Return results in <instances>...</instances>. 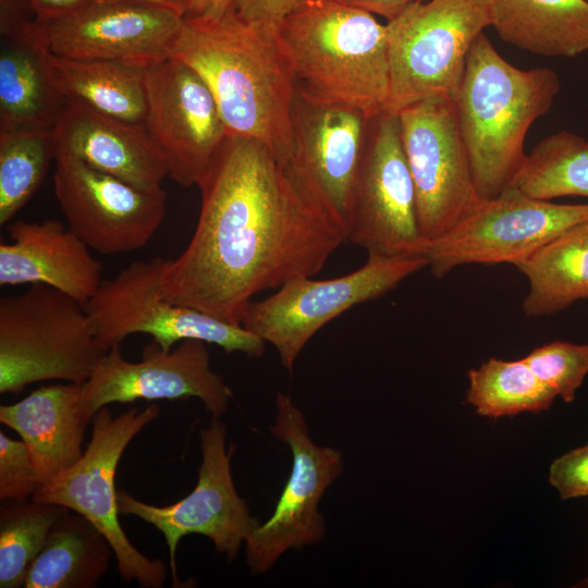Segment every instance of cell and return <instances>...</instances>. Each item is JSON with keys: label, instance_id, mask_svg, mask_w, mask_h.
<instances>
[{"label": "cell", "instance_id": "f35d334b", "mask_svg": "<svg viewBox=\"0 0 588 588\" xmlns=\"http://www.w3.org/2000/svg\"><path fill=\"white\" fill-rule=\"evenodd\" d=\"M147 3L173 11L184 17L191 9L194 0H130Z\"/></svg>", "mask_w": 588, "mask_h": 588}, {"label": "cell", "instance_id": "7c38bea8", "mask_svg": "<svg viewBox=\"0 0 588 588\" xmlns=\"http://www.w3.org/2000/svg\"><path fill=\"white\" fill-rule=\"evenodd\" d=\"M588 219V203L555 204L515 186L480 199L445 234L430 244L427 259L434 278L468 264L517 266L568 228Z\"/></svg>", "mask_w": 588, "mask_h": 588}, {"label": "cell", "instance_id": "52a82bcc", "mask_svg": "<svg viewBox=\"0 0 588 588\" xmlns=\"http://www.w3.org/2000/svg\"><path fill=\"white\" fill-rule=\"evenodd\" d=\"M160 414L157 404L139 411L131 407L113 417L107 406L93 417L91 439L81 460L40 486L33 500L64 506L87 518L110 543L121 578L140 587L160 588L168 567L151 560L130 541L118 516L114 478L119 461L130 442Z\"/></svg>", "mask_w": 588, "mask_h": 588}, {"label": "cell", "instance_id": "9a60e30c", "mask_svg": "<svg viewBox=\"0 0 588 588\" xmlns=\"http://www.w3.org/2000/svg\"><path fill=\"white\" fill-rule=\"evenodd\" d=\"M56 163L57 200L69 228L88 247L106 255L136 252L161 226L162 188H137L70 155H58Z\"/></svg>", "mask_w": 588, "mask_h": 588}, {"label": "cell", "instance_id": "8992f818", "mask_svg": "<svg viewBox=\"0 0 588 588\" xmlns=\"http://www.w3.org/2000/svg\"><path fill=\"white\" fill-rule=\"evenodd\" d=\"M491 26L487 0L414 2L387 22L390 97L385 111L428 98L455 101L469 50Z\"/></svg>", "mask_w": 588, "mask_h": 588}, {"label": "cell", "instance_id": "7a4b0ae2", "mask_svg": "<svg viewBox=\"0 0 588 588\" xmlns=\"http://www.w3.org/2000/svg\"><path fill=\"white\" fill-rule=\"evenodd\" d=\"M172 58L205 81L228 135L257 139L282 159L295 156V78L277 27L247 22L235 9L219 19L183 17Z\"/></svg>", "mask_w": 588, "mask_h": 588}, {"label": "cell", "instance_id": "d590c367", "mask_svg": "<svg viewBox=\"0 0 588 588\" xmlns=\"http://www.w3.org/2000/svg\"><path fill=\"white\" fill-rule=\"evenodd\" d=\"M39 21L56 19L103 0H28Z\"/></svg>", "mask_w": 588, "mask_h": 588}, {"label": "cell", "instance_id": "4dcf8cb0", "mask_svg": "<svg viewBox=\"0 0 588 588\" xmlns=\"http://www.w3.org/2000/svg\"><path fill=\"white\" fill-rule=\"evenodd\" d=\"M70 510L35 500H5L0 507V587L24 584L33 560L57 522Z\"/></svg>", "mask_w": 588, "mask_h": 588}, {"label": "cell", "instance_id": "f546056e", "mask_svg": "<svg viewBox=\"0 0 588 588\" xmlns=\"http://www.w3.org/2000/svg\"><path fill=\"white\" fill-rule=\"evenodd\" d=\"M57 158L53 130L0 132V224H8L39 188Z\"/></svg>", "mask_w": 588, "mask_h": 588}, {"label": "cell", "instance_id": "d6a6232c", "mask_svg": "<svg viewBox=\"0 0 588 588\" xmlns=\"http://www.w3.org/2000/svg\"><path fill=\"white\" fill-rule=\"evenodd\" d=\"M40 487L26 444L0 432V499L27 500Z\"/></svg>", "mask_w": 588, "mask_h": 588}, {"label": "cell", "instance_id": "ac0fdd59", "mask_svg": "<svg viewBox=\"0 0 588 588\" xmlns=\"http://www.w3.org/2000/svg\"><path fill=\"white\" fill-rule=\"evenodd\" d=\"M183 17L164 8L103 0L69 14L35 20V38L53 56L149 65L172 58Z\"/></svg>", "mask_w": 588, "mask_h": 588}, {"label": "cell", "instance_id": "277c9868", "mask_svg": "<svg viewBox=\"0 0 588 588\" xmlns=\"http://www.w3.org/2000/svg\"><path fill=\"white\" fill-rule=\"evenodd\" d=\"M560 87L552 69H518L495 50L485 33L476 38L455 107L481 199L512 186L527 156V132L549 112Z\"/></svg>", "mask_w": 588, "mask_h": 588}, {"label": "cell", "instance_id": "ab89813d", "mask_svg": "<svg viewBox=\"0 0 588 588\" xmlns=\"http://www.w3.org/2000/svg\"><path fill=\"white\" fill-rule=\"evenodd\" d=\"M578 586L588 588V576Z\"/></svg>", "mask_w": 588, "mask_h": 588}, {"label": "cell", "instance_id": "603a6c76", "mask_svg": "<svg viewBox=\"0 0 588 588\" xmlns=\"http://www.w3.org/2000/svg\"><path fill=\"white\" fill-rule=\"evenodd\" d=\"M48 54L33 25L1 36L0 132L54 128L65 99L54 85Z\"/></svg>", "mask_w": 588, "mask_h": 588}, {"label": "cell", "instance_id": "30bf717a", "mask_svg": "<svg viewBox=\"0 0 588 588\" xmlns=\"http://www.w3.org/2000/svg\"><path fill=\"white\" fill-rule=\"evenodd\" d=\"M346 242L387 257H427L397 113L369 119L364 155L344 217Z\"/></svg>", "mask_w": 588, "mask_h": 588}, {"label": "cell", "instance_id": "2e32d148", "mask_svg": "<svg viewBox=\"0 0 588 588\" xmlns=\"http://www.w3.org/2000/svg\"><path fill=\"white\" fill-rule=\"evenodd\" d=\"M144 125L163 155L169 176L179 185H197L228 135L218 105L201 76L169 58L146 70Z\"/></svg>", "mask_w": 588, "mask_h": 588}, {"label": "cell", "instance_id": "ba28073f", "mask_svg": "<svg viewBox=\"0 0 588 588\" xmlns=\"http://www.w3.org/2000/svg\"><path fill=\"white\" fill-rule=\"evenodd\" d=\"M169 259L157 256L134 261L113 279L102 281L84 305L98 336L111 346L131 334L145 333L164 351L184 340H200L226 353L260 357L266 343L241 324L176 305L164 296L161 278Z\"/></svg>", "mask_w": 588, "mask_h": 588}, {"label": "cell", "instance_id": "9c48e42d", "mask_svg": "<svg viewBox=\"0 0 588 588\" xmlns=\"http://www.w3.org/2000/svg\"><path fill=\"white\" fill-rule=\"evenodd\" d=\"M428 267V259L368 255L359 269L334 279L298 277L246 308L241 326L271 344L282 367L292 371L308 341L350 308L387 294Z\"/></svg>", "mask_w": 588, "mask_h": 588}, {"label": "cell", "instance_id": "44dd1931", "mask_svg": "<svg viewBox=\"0 0 588 588\" xmlns=\"http://www.w3.org/2000/svg\"><path fill=\"white\" fill-rule=\"evenodd\" d=\"M0 243V285L46 284L85 305L102 283V265L61 221L19 220Z\"/></svg>", "mask_w": 588, "mask_h": 588}, {"label": "cell", "instance_id": "7402d4cb", "mask_svg": "<svg viewBox=\"0 0 588 588\" xmlns=\"http://www.w3.org/2000/svg\"><path fill=\"white\" fill-rule=\"evenodd\" d=\"M0 421L26 444L40 486L75 465L91 421L83 403V383L41 385L21 401L0 406Z\"/></svg>", "mask_w": 588, "mask_h": 588}, {"label": "cell", "instance_id": "e0dca14e", "mask_svg": "<svg viewBox=\"0 0 588 588\" xmlns=\"http://www.w3.org/2000/svg\"><path fill=\"white\" fill-rule=\"evenodd\" d=\"M207 343L184 340L175 348L162 350L156 342L143 347L139 362L126 360L120 343L108 353L83 383V403L91 418L111 403L138 400L199 399L212 417L222 416L232 397L231 389L210 368Z\"/></svg>", "mask_w": 588, "mask_h": 588}, {"label": "cell", "instance_id": "ffe728a7", "mask_svg": "<svg viewBox=\"0 0 588 588\" xmlns=\"http://www.w3.org/2000/svg\"><path fill=\"white\" fill-rule=\"evenodd\" d=\"M369 118L296 93L292 124L295 159L344 221L364 155Z\"/></svg>", "mask_w": 588, "mask_h": 588}, {"label": "cell", "instance_id": "4fadbf2b", "mask_svg": "<svg viewBox=\"0 0 588 588\" xmlns=\"http://www.w3.org/2000/svg\"><path fill=\"white\" fill-rule=\"evenodd\" d=\"M226 428L217 417L200 431L201 464L193 491L176 503L157 506L118 491L120 515H133L156 527L163 536L170 556L172 584L180 586L176 548L186 535L211 540L229 561L236 558L246 538L260 524L234 486L231 470L233 450H226Z\"/></svg>", "mask_w": 588, "mask_h": 588}, {"label": "cell", "instance_id": "d6986e66", "mask_svg": "<svg viewBox=\"0 0 588 588\" xmlns=\"http://www.w3.org/2000/svg\"><path fill=\"white\" fill-rule=\"evenodd\" d=\"M58 155L74 156L137 188L156 191L169 168L144 124L105 114L65 99L53 128Z\"/></svg>", "mask_w": 588, "mask_h": 588}, {"label": "cell", "instance_id": "6da1fadb", "mask_svg": "<svg viewBox=\"0 0 588 588\" xmlns=\"http://www.w3.org/2000/svg\"><path fill=\"white\" fill-rule=\"evenodd\" d=\"M197 186L193 236L161 278L176 305L241 324L257 293L320 272L346 242L342 217L295 157L226 135Z\"/></svg>", "mask_w": 588, "mask_h": 588}, {"label": "cell", "instance_id": "484cf974", "mask_svg": "<svg viewBox=\"0 0 588 588\" xmlns=\"http://www.w3.org/2000/svg\"><path fill=\"white\" fill-rule=\"evenodd\" d=\"M528 280L523 310L528 317L558 314L588 297V219L515 266Z\"/></svg>", "mask_w": 588, "mask_h": 588}, {"label": "cell", "instance_id": "83f0119b", "mask_svg": "<svg viewBox=\"0 0 588 588\" xmlns=\"http://www.w3.org/2000/svg\"><path fill=\"white\" fill-rule=\"evenodd\" d=\"M468 381L467 403L478 415L492 419L547 411L556 397L524 358H489L468 371Z\"/></svg>", "mask_w": 588, "mask_h": 588}, {"label": "cell", "instance_id": "e575fe53", "mask_svg": "<svg viewBox=\"0 0 588 588\" xmlns=\"http://www.w3.org/2000/svg\"><path fill=\"white\" fill-rule=\"evenodd\" d=\"M305 0H235L236 13L247 22L278 27Z\"/></svg>", "mask_w": 588, "mask_h": 588}, {"label": "cell", "instance_id": "836d02e7", "mask_svg": "<svg viewBox=\"0 0 588 588\" xmlns=\"http://www.w3.org/2000/svg\"><path fill=\"white\" fill-rule=\"evenodd\" d=\"M549 482L561 499L588 497V444L568 451L550 466Z\"/></svg>", "mask_w": 588, "mask_h": 588}, {"label": "cell", "instance_id": "8fae6325", "mask_svg": "<svg viewBox=\"0 0 588 588\" xmlns=\"http://www.w3.org/2000/svg\"><path fill=\"white\" fill-rule=\"evenodd\" d=\"M271 436L292 453V468L268 520L245 540V558L253 575L268 572L289 550L318 544L327 534L319 503L344 468L340 451L315 443L303 412L291 396L277 392Z\"/></svg>", "mask_w": 588, "mask_h": 588}, {"label": "cell", "instance_id": "1f68e13d", "mask_svg": "<svg viewBox=\"0 0 588 588\" xmlns=\"http://www.w3.org/2000/svg\"><path fill=\"white\" fill-rule=\"evenodd\" d=\"M524 360L556 396L571 403L588 375V343L556 340L536 347Z\"/></svg>", "mask_w": 588, "mask_h": 588}, {"label": "cell", "instance_id": "4316f807", "mask_svg": "<svg viewBox=\"0 0 588 588\" xmlns=\"http://www.w3.org/2000/svg\"><path fill=\"white\" fill-rule=\"evenodd\" d=\"M113 550L84 516L65 513L25 575V588H93L108 569Z\"/></svg>", "mask_w": 588, "mask_h": 588}, {"label": "cell", "instance_id": "5b68a950", "mask_svg": "<svg viewBox=\"0 0 588 588\" xmlns=\"http://www.w3.org/2000/svg\"><path fill=\"white\" fill-rule=\"evenodd\" d=\"M84 305L46 284L0 297V393L39 381L86 382L108 353Z\"/></svg>", "mask_w": 588, "mask_h": 588}, {"label": "cell", "instance_id": "5bb4252c", "mask_svg": "<svg viewBox=\"0 0 588 588\" xmlns=\"http://www.w3.org/2000/svg\"><path fill=\"white\" fill-rule=\"evenodd\" d=\"M413 177L419 226L430 244L481 199L460 130L455 101L428 98L397 112Z\"/></svg>", "mask_w": 588, "mask_h": 588}, {"label": "cell", "instance_id": "74e56055", "mask_svg": "<svg viewBox=\"0 0 588 588\" xmlns=\"http://www.w3.org/2000/svg\"><path fill=\"white\" fill-rule=\"evenodd\" d=\"M235 0H194L184 17L219 19L234 9Z\"/></svg>", "mask_w": 588, "mask_h": 588}, {"label": "cell", "instance_id": "8d00e7d4", "mask_svg": "<svg viewBox=\"0 0 588 588\" xmlns=\"http://www.w3.org/2000/svg\"><path fill=\"white\" fill-rule=\"evenodd\" d=\"M342 3L364 9L372 14H379L387 21L393 19L404 8L414 2L425 0H336Z\"/></svg>", "mask_w": 588, "mask_h": 588}, {"label": "cell", "instance_id": "d4e9b609", "mask_svg": "<svg viewBox=\"0 0 588 588\" xmlns=\"http://www.w3.org/2000/svg\"><path fill=\"white\" fill-rule=\"evenodd\" d=\"M48 60L54 85L64 99L79 100L113 118L144 124L147 65L50 53Z\"/></svg>", "mask_w": 588, "mask_h": 588}, {"label": "cell", "instance_id": "cb8c5ba5", "mask_svg": "<svg viewBox=\"0 0 588 588\" xmlns=\"http://www.w3.org/2000/svg\"><path fill=\"white\" fill-rule=\"evenodd\" d=\"M502 41L543 57L588 50L587 0H487Z\"/></svg>", "mask_w": 588, "mask_h": 588}, {"label": "cell", "instance_id": "f1b7e54d", "mask_svg": "<svg viewBox=\"0 0 588 588\" xmlns=\"http://www.w3.org/2000/svg\"><path fill=\"white\" fill-rule=\"evenodd\" d=\"M512 186L544 200L588 199V140L567 131L547 136L526 156Z\"/></svg>", "mask_w": 588, "mask_h": 588}, {"label": "cell", "instance_id": "3957f363", "mask_svg": "<svg viewBox=\"0 0 588 588\" xmlns=\"http://www.w3.org/2000/svg\"><path fill=\"white\" fill-rule=\"evenodd\" d=\"M277 30L297 94L369 119L387 110L388 28L372 13L336 0H305Z\"/></svg>", "mask_w": 588, "mask_h": 588}]
</instances>
